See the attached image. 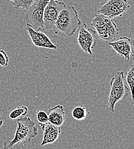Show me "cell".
<instances>
[{"instance_id":"5","label":"cell","mask_w":134,"mask_h":149,"mask_svg":"<svg viewBox=\"0 0 134 149\" xmlns=\"http://www.w3.org/2000/svg\"><path fill=\"white\" fill-rule=\"evenodd\" d=\"M50 0H35L32 5L26 9L25 22L26 25L35 31L44 29L43 13L47 5Z\"/></svg>"},{"instance_id":"2","label":"cell","mask_w":134,"mask_h":149,"mask_svg":"<svg viewBox=\"0 0 134 149\" xmlns=\"http://www.w3.org/2000/svg\"><path fill=\"white\" fill-rule=\"evenodd\" d=\"M81 24L75 6H68L60 12L53 29L56 34L61 32L72 36Z\"/></svg>"},{"instance_id":"11","label":"cell","mask_w":134,"mask_h":149,"mask_svg":"<svg viewBox=\"0 0 134 149\" xmlns=\"http://www.w3.org/2000/svg\"><path fill=\"white\" fill-rule=\"evenodd\" d=\"M40 126L44 133L42 141L40 144L41 146L53 143L56 141L61 132L60 127L53 125L49 122Z\"/></svg>"},{"instance_id":"4","label":"cell","mask_w":134,"mask_h":149,"mask_svg":"<svg viewBox=\"0 0 134 149\" xmlns=\"http://www.w3.org/2000/svg\"><path fill=\"white\" fill-rule=\"evenodd\" d=\"M124 71H118L111 80L108 106V110L111 112H115L116 103L126 98L130 93V90L124 83Z\"/></svg>"},{"instance_id":"9","label":"cell","mask_w":134,"mask_h":149,"mask_svg":"<svg viewBox=\"0 0 134 149\" xmlns=\"http://www.w3.org/2000/svg\"><path fill=\"white\" fill-rule=\"evenodd\" d=\"M26 30L36 47L52 49H56L59 47V45L53 44L49 37L41 31H35L28 25H26Z\"/></svg>"},{"instance_id":"8","label":"cell","mask_w":134,"mask_h":149,"mask_svg":"<svg viewBox=\"0 0 134 149\" xmlns=\"http://www.w3.org/2000/svg\"><path fill=\"white\" fill-rule=\"evenodd\" d=\"M66 6L63 2L50 0L45 8L43 13L44 29H53L60 12Z\"/></svg>"},{"instance_id":"6","label":"cell","mask_w":134,"mask_h":149,"mask_svg":"<svg viewBox=\"0 0 134 149\" xmlns=\"http://www.w3.org/2000/svg\"><path fill=\"white\" fill-rule=\"evenodd\" d=\"M76 31L77 41L80 48L85 53L92 55V49L96 45L97 34L96 31L88 28L85 23H81Z\"/></svg>"},{"instance_id":"15","label":"cell","mask_w":134,"mask_h":149,"mask_svg":"<svg viewBox=\"0 0 134 149\" xmlns=\"http://www.w3.org/2000/svg\"><path fill=\"white\" fill-rule=\"evenodd\" d=\"M28 112V108L26 106H22L17 107L13 110L9 114V118L11 119H17L22 116H25Z\"/></svg>"},{"instance_id":"14","label":"cell","mask_w":134,"mask_h":149,"mask_svg":"<svg viewBox=\"0 0 134 149\" xmlns=\"http://www.w3.org/2000/svg\"><path fill=\"white\" fill-rule=\"evenodd\" d=\"M87 114L88 112L87 109L81 106L76 107L72 111V115L73 118L77 120H84L86 118Z\"/></svg>"},{"instance_id":"16","label":"cell","mask_w":134,"mask_h":149,"mask_svg":"<svg viewBox=\"0 0 134 149\" xmlns=\"http://www.w3.org/2000/svg\"><path fill=\"white\" fill-rule=\"evenodd\" d=\"M12 2L13 6L15 9H27L29 8L35 0H9Z\"/></svg>"},{"instance_id":"18","label":"cell","mask_w":134,"mask_h":149,"mask_svg":"<svg viewBox=\"0 0 134 149\" xmlns=\"http://www.w3.org/2000/svg\"><path fill=\"white\" fill-rule=\"evenodd\" d=\"M9 58L7 54L2 49H0V66L5 67L8 65Z\"/></svg>"},{"instance_id":"3","label":"cell","mask_w":134,"mask_h":149,"mask_svg":"<svg viewBox=\"0 0 134 149\" xmlns=\"http://www.w3.org/2000/svg\"><path fill=\"white\" fill-rule=\"evenodd\" d=\"M90 25L96 29L97 36L107 44L115 40L119 35V29L112 19L104 15H95Z\"/></svg>"},{"instance_id":"1","label":"cell","mask_w":134,"mask_h":149,"mask_svg":"<svg viewBox=\"0 0 134 149\" xmlns=\"http://www.w3.org/2000/svg\"><path fill=\"white\" fill-rule=\"evenodd\" d=\"M15 136L12 140H6L3 143V148L11 149L19 143L23 145L30 142L38 135V130L35 122L29 117L22 116L17 119Z\"/></svg>"},{"instance_id":"7","label":"cell","mask_w":134,"mask_h":149,"mask_svg":"<svg viewBox=\"0 0 134 149\" xmlns=\"http://www.w3.org/2000/svg\"><path fill=\"white\" fill-rule=\"evenodd\" d=\"M127 0H108L97 10V12L111 19L122 17L130 9Z\"/></svg>"},{"instance_id":"12","label":"cell","mask_w":134,"mask_h":149,"mask_svg":"<svg viewBox=\"0 0 134 149\" xmlns=\"http://www.w3.org/2000/svg\"><path fill=\"white\" fill-rule=\"evenodd\" d=\"M49 122L58 126H61L65 120V112L64 107L57 105L50 109L48 111Z\"/></svg>"},{"instance_id":"13","label":"cell","mask_w":134,"mask_h":149,"mask_svg":"<svg viewBox=\"0 0 134 149\" xmlns=\"http://www.w3.org/2000/svg\"><path fill=\"white\" fill-rule=\"evenodd\" d=\"M126 80L130 87L131 101L134 106V64L125 72Z\"/></svg>"},{"instance_id":"20","label":"cell","mask_w":134,"mask_h":149,"mask_svg":"<svg viewBox=\"0 0 134 149\" xmlns=\"http://www.w3.org/2000/svg\"><path fill=\"white\" fill-rule=\"evenodd\" d=\"M3 118L1 115V113H0V127L3 125Z\"/></svg>"},{"instance_id":"10","label":"cell","mask_w":134,"mask_h":149,"mask_svg":"<svg viewBox=\"0 0 134 149\" xmlns=\"http://www.w3.org/2000/svg\"><path fill=\"white\" fill-rule=\"evenodd\" d=\"M112 47L117 54L123 56L126 59L130 60L132 54L131 39L127 37H121L107 44Z\"/></svg>"},{"instance_id":"17","label":"cell","mask_w":134,"mask_h":149,"mask_svg":"<svg viewBox=\"0 0 134 149\" xmlns=\"http://www.w3.org/2000/svg\"><path fill=\"white\" fill-rule=\"evenodd\" d=\"M36 118L40 125H44L49 122L48 115L46 112L43 110H38L36 112Z\"/></svg>"},{"instance_id":"19","label":"cell","mask_w":134,"mask_h":149,"mask_svg":"<svg viewBox=\"0 0 134 149\" xmlns=\"http://www.w3.org/2000/svg\"><path fill=\"white\" fill-rule=\"evenodd\" d=\"M131 39V49H132V54L131 56L133 57V59L134 61V35L130 38Z\"/></svg>"}]
</instances>
